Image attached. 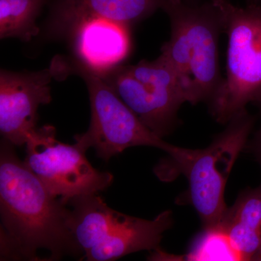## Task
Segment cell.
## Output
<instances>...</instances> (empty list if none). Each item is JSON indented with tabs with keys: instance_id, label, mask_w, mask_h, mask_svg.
<instances>
[{
	"instance_id": "cell-7",
	"label": "cell",
	"mask_w": 261,
	"mask_h": 261,
	"mask_svg": "<svg viewBox=\"0 0 261 261\" xmlns=\"http://www.w3.org/2000/svg\"><path fill=\"white\" fill-rule=\"evenodd\" d=\"M24 163L54 197L65 205L78 196L107 190L113 182L112 173L96 169L76 144L56 139L54 126L37 128L25 143Z\"/></svg>"
},
{
	"instance_id": "cell-3",
	"label": "cell",
	"mask_w": 261,
	"mask_h": 261,
	"mask_svg": "<svg viewBox=\"0 0 261 261\" xmlns=\"http://www.w3.org/2000/svg\"><path fill=\"white\" fill-rule=\"evenodd\" d=\"M210 1L221 15L228 47L226 76L207 105L215 121L226 124L247 105L261 102V4Z\"/></svg>"
},
{
	"instance_id": "cell-2",
	"label": "cell",
	"mask_w": 261,
	"mask_h": 261,
	"mask_svg": "<svg viewBox=\"0 0 261 261\" xmlns=\"http://www.w3.org/2000/svg\"><path fill=\"white\" fill-rule=\"evenodd\" d=\"M162 9L171 23L169 40L161 47L177 75L187 102H208L224 82L219 39L224 34L218 8L210 1L190 4L166 0Z\"/></svg>"
},
{
	"instance_id": "cell-6",
	"label": "cell",
	"mask_w": 261,
	"mask_h": 261,
	"mask_svg": "<svg viewBox=\"0 0 261 261\" xmlns=\"http://www.w3.org/2000/svg\"><path fill=\"white\" fill-rule=\"evenodd\" d=\"M149 130L163 138L178 123L186 102L174 70L163 56L135 65L121 64L98 75Z\"/></svg>"
},
{
	"instance_id": "cell-19",
	"label": "cell",
	"mask_w": 261,
	"mask_h": 261,
	"mask_svg": "<svg viewBox=\"0 0 261 261\" xmlns=\"http://www.w3.org/2000/svg\"><path fill=\"white\" fill-rule=\"evenodd\" d=\"M252 2H255V3H260L261 4V0H251Z\"/></svg>"
},
{
	"instance_id": "cell-1",
	"label": "cell",
	"mask_w": 261,
	"mask_h": 261,
	"mask_svg": "<svg viewBox=\"0 0 261 261\" xmlns=\"http://www.w3.org/2000/svg\"><path fill=\"white\" fill-rule=\"evenodd\" d=\"M67 205L51 195L18 159L14 145L2 140L1 260H39V250L50 252L49 260L84 255L70 230V209Z\"/></svg>"
},
{
	"instance_id": "cell-10",
	"label": "cell",
	"mask_w": 261,
	"mask_h": 261,
	"mask_svg": "<svg viewBox=\"0 0 261 261\" xmlns=\"http://www.w3.org/2000/svg\"><path fill=\"white\" fill-rule=\"evenodd\" d=\"M130 29L104 19L82 20L64 38L74 56L72 63L97 75L123 64L132 49Z\"/></svg>"
},
{
	"instance_id": "cell-4",
	"label": "cell",
	"mask_w": 261,
	"mask_h": 261,
	"mask_svg": "<svg viewBox=\"0 0 261 261\" xmlns=\"http://www.w3.org/2000/svg\"><path fill=\"white\" fill-rule=\"evenodd\" d=\"M65 63L68 75H80L89 92L90 124L87 132L75 136L79 147L86 152L93 148L97 157L107 162L138 146L161 149L176 163L185 157L188 149L171 145L149 130L99 75L72 62Z\"/></svg>"
},
{
	"instance_id": "cell-11",
	"label": "cell",
	"mask_w": 261,
	"mask_h": 261,
	"mask_svg": "<svg viewBox=\"0 0 261 261\" xmlns=\"http://www.w3.org/2000/svg\"><path fill=\"white\" fill-rule=\"evenodd\" d=\"M173 212L165 211L147 220L117 212L106 238L84 254L88 261H113L130 253L160 248L163 234L172 227Z\"/></svg>"
},
{
	"instance_id": "cell-17",
	"label": "cell",
	"mask_w": 261,
	"mask_h": 261,
	"mask_svg": "<svg viewBox=\"0 0 261 261\" xmlns=\"http://www.w3.org/2000/svg\"><path fill=\"white\" fill-rule=\"evenodd\" d=\"M252 260L261 261V245L256 254H255V256L253 257Z\"/></svg>"
},
{
	"instance_id": "cell-5",
	"label": "cell",
	"mask_w": 261,
	"mask_h": 261,
	"mask_svg": "<svg viewBox=\"0 0 261 261\" xmlns=\"http://www.w3.org/2000/svg\"><path fill=\"white\" fill-rule=\"evenodd\" d=\"M255 118L244 109L226 123L208 147L192 149L179 168L188 180V200L202 221V228L219 226L228 207L225 189L237 159L247 145Z\"/></svg>"
},
{
	"instance_id": "cell-9",
	"label": "cell",
	"mask_w": 261,
	"mask_h": 261,
	"mask_svg": "<svg viewBox=\"0 0 261 261\" xmlns=\"http://www.w3.org/2000/svg\"><path fill=\"white\" fill-rule=\"evenodd\" d=\"M50 1L49 14L41 33L56 39H64L77 23L87 19H104L130 27L162 9L166 0Z\"/></svg>"
},
{
	"instance_id": "cell-16",
	"label": "cell",
	"mask_w": 261,
	"mask_h": 261,
	"mask_svg": "<svg viewBox=\"0 0 261 261\" xmlns=\"http://www.w3.org/2000/svg\"><path fill=\"white\" fill-rule=\"evenodd\" d=\"M257 105L260 107V125H259L258 128H257L255 135H254L253 139H252L251 143H250V147H251L252 152H253L255 159H256L261 167V102Z\"/></svg>"
},
{
	"instance_id": "cell-14",
	"label": "cell",
	"mask_w": 261,
	"mask_h": 261,
	"mask_svg": "<svg viewBox=\"0 0 261 261\" xmlns=\"http://www.w3.org/2000/svg\"><path fill=\"white\" fill-rule=\"evenodd\" d=\"M50 0H0V39L29 42L40 35L37 19Z\"/></svg>"
},
{
	"instance_id": "cell-18",
	"label": "cell",
	"mask_w": 261,
	"mask_h": 261,
	"mask_svg": "<svg viewBox=\"0 0 261 261\" xmlns=\"http://www.w3.org/2000/svg\"><path fill=\"white\" fill-rule=\"evenodd\" d=\"M185 1L190 4H197V3H200V0H185Z\"/></svg>"
},
{
	"instance_id": "cell-15",
	"label": "cell",
	"mask_w": 261,
	"mask_h": 261,
	"mask_svg": "<svg viewBox=\"0 0 261 261\" xmlns=\"http://www.w3.org/2000/svg\"><path fill=\"white\" fill-rule=\"evenodd\" d=\"M185 257L187 260H240L220 226L203 229Z\"/></svg>"
},
{
	"instance_id": "cell-13",
	"label": "cell",
	"mask_w": 261,
	"mask_h": 261,
	"mask_svg": "<svg viewBox=\"0 0 261 261\" xmlns=\"http://www.w3.org/2000/svg\"><path fill=\"white\" fill-rule=\"evenodd\" d=\"M70 227L84 254L102 241L112 226L118 211L111 208L97 193L71 199Z\"/></svg>"
},
{
	"instance_id": "cell-8",
	"label": "cell",
	"mask_w": 261,
	"mask_h": 261,
	"mask_svg": "<svg viewBox=\"0 0 261 261\" xmlns=\"http://www.w3.org/2000/svg\"><path fill=\"white\" fill-rule=\"evenodd\" d=\"M56 63L38 71H0V133L14 146L25 145L37 129L39 106L51 102Z\"/></svg>"
},
{
	"instance_id": "cell-12",
	"label": "cell",
	"mask_w": 261,
	"mask_h": 261,
	"mask_svg": "<svg viewBox=\"0 0 261 261\" xmlns=\"http://www.w3.org/2000/svg\"><path fill=\"white\" fill-rule=\"evenodd\" d=\"M220 226L244 259H251L261 245V184L244 190L228 207Z\"/></svg>"
}]
</instances>
